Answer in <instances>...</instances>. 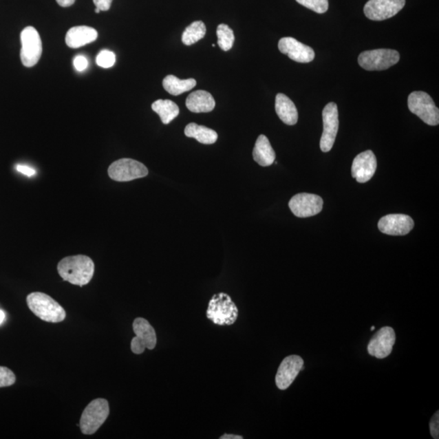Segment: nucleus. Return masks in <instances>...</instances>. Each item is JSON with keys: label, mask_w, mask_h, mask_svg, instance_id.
Masks as SVG:
<instances>
[{"label": "nucleus", "mask_w": 439, "mask_h": 439, "mask_svg": "<svg viewBox=\"0 0 439 439\" xmlns=\"http://www.w3.org/2000/svg\"><path fill=\"white\" fill-rule=\"evenodd\" d=\"M93 2L100 11H109L113 0H93Z\"/></svg>", "instance_id": "2f4dec72"}, {"label": "nucleus", "mask_w": 439, "mask_h": 439, "mask_svg": "<svg viewBox=\"0 0 439 439\" xmlns=\"http://www.w3.org/2000/svg\"><path fill=\"white\" fill-rule=\"evenodd\" d=\"M289 208L295 216L300 218L310 217L322 211L323 200L314 194L300 193L291 198Z\"/></svg>", "instance_id": "9b49d317"}, {"label": "nucleus", "mask_w": 439, "mask_h": 439, "mask_svg": "<svg viewBox=\"0 0 439 439\" xmlns=\"http://www.w3.org/2000/svg\"><path fill=\"white\" fill-rule=\"evenodd\" d=\"M396 339L395 330L392 327L385 326L380 329L371 339L368 345L370 355L375 356L378 359H384V358L387 357L392 352Z\"/></svg>", "instance_id": "ddd939ff"}, {"label": "nucleus", "mask_w": 439, "mask_h": 439, "mask_svg": "<svg viewBox=\"0 0 439 439\" xmlns=\"http://www.w3.org/2000/svg\"><path fill=\"white\" fill-rule=\"evenodd\" d=\"M405 0H370L364 8L367 17L372 21H384L395 17L405 6Z\"/></svg>", "instance_id": "f8f14e48"}, {"label": "nucleus", "mask_w": 439, "mask_h": 439, "mask_svg": "<svg viewBox=\"0 0 439 439\" xmlns=\"http://www.w3.org/2000/svg\"><path fill=\"white\" fill-rule=\"evenodd\" d=\"M17 170L18 172L24 174V175L28 177H32L36 173V171L34 169L25 167V165L18 164L17 165Z\"/></svg>", "instance_id": "473e14b6"}, {"label": "nucleus", "mask_w": 439, "mask_h": 439, "mask_svg": "<svg viewBox=\"0 0 439 439\" xmlns=\"http://www.w3.org/2000/svg\"><path fill=\"white\" fill-rule=\"evenodd\" d=\"M206 315L214 324L231 325L237 319L239 309L230 295L221 292L214 295L210 300Z\"/></svg>", "instance_id": "7ed1b4c3"}, {"label": "nucleus", "mask_w": 439, "mask_h": 439, "mask_svg": "<svg viewBox=\"0 0 439 439\" xmlns=\"http://www.w3.org/2000/svg\"><path fill=\"white\" fill-rule=\"evenodd\" d=\"M133 330L136 337L131 341V351L137 355L144 352L145 349L153 350L158 343L156 331L144 318L138 317L133 321Z\"/></svg>", "instance_id": "1a4fd4ad"}, {"label": "nucleus", "mask_w": 439, "mask_h": 439, "mask_svg": "<svg viewBox=\"0 0 439 439\" xmlns=\"http://www.w3.org/2000/svg\"><path fill=\"white\" fill-rule=\"evenodd\" d=\"M414 227V220L405 214H389L380 219L379 231L393 236L406 235Z\"/></svg>", "instance_id": "2eb2a0df"}, {"label": "nucleus", "mask_w": 439, "mask_h": 439, "mask_svg": "<svg viewBox=\"0 0 439 439\" xmlns=\"http://www.w3.org/2000/svg\"><path fill=\"white\" fill-rule=\"evenodd\" d=\"M279 51L290 59L299 63H309L314 60L315 52L307 45L291 37L282 38L279 43Z\"/></svg>", "instance_id": "f3484780"}, {"label": "nucleus", "mask_w": 439, "mask_h": 439, "mask_svg": "<svg viewBox=\"0 0 439 439\" xmlns=\"http://www.w3.org/2000/svg\"><path fill=\"white\" fill-rule=\"evenodd\" d=\"M97 65L102 68L109 69L113 67L116 63V55L113 52L103 50L96 58Z\"/></svg>", "instance_id": "cd10ccee"}, {"label": "nucleus", "mask_w": 439, "mask_h": 439, "mask_svg": "<svg viewBox=\"0 0 439 439\" xmlns=\"http://www.w3.org/2000/svg\"><path fill=\"white\" fill-rule=\"evenodd\" d=\"M109 176L116 182H131L149 175V169L140 161L124 158L114 161L107 169Z\"/></svg>", "instance_id": "6e6552de"}, {"label": "nucleus", "mask_w": 439, "mask_h": 439, "mask_svg": "<svg viewBox=\"0 0 439 439\" xmlns=\"http://www.w3.org/2000/svg\"><path fill=\"white\" fill-rule=\"evenodd\" d=\"M301 6L310 9V10L317 13H325L328 10V0H297Z\"/></svg>", "instance_id": "bb28decb"}, {"label": "nucleus", "mask_w": 439, "mask_h": 439, "mask_svg": "<svg viewBox=\"0 0 439 439\" xmlns=\"http://www.w3.org/2000/svg\"><path fill=\"white\" fill-rule=\"evenodd\" d=\"M217 44L222 50L228 52L233 47L235 43L234 31L226 24L219 25L217 30Z\"/></svg>", "instance_id": "a878e982"}, {"label": "nucleus", "mask_w": 439, "mask_h": 439, "mask_svg": "<svg viewBox=\"0 0 439 439\" xmlns=\"http://www.w3.org/2000/svg\"><path fill=\"white\" fill-rule=\"evenodd\" d=\"M429 429H431V436L433 438H439V411L433 415L431 423H429Z\"/></svg>", "instance_id": "c756f323"}, {"label": "nucleus", "mask_w": 439, "mask_h": 439, "mask_svg": "<svg viewBox=\"0 0 439 439\" xmlns=\"http://www.w3.org/2000/svg\"><path fill=\"white\" fill-rule=\"evenodd\" d=\"M109 415V402L105 398H96L89 403L81 416V431L87 436H92L102 427Z\"/></svg>", "instance_id": "20e7f679"}, {"label": "nucleus", "mask_w": 439, "mask_h": 439, "mask_svg": "<svg viewBox=\"0 0 439 439\" xmlns=\"http://www.w3.org/2000/svg\"><path fill=\"white\" fill-rule=\"evenodd\" d=\"M377 169V159L373 151H366L353 160L352 175L358 182H369Z\"/></svg>", "instance_id": "dca6fc26"}, {"label": "nucleus", "mask_w": 439, "mask_h": 439, "mask_svg": "<svg viewBox=\"0 0 439 439\" xmlns=\"http://www.w3.org/2000/svg\"><path fill=\"white\" fill-rule=\"evenodd\" d=\"M275 151L273 150L270 140L266 136L261 134L255 142L253 150L254 160L261 167H268L275 163Z\"/></svg>", "instance_id": "412c9836"}, {"label": "nucleus", "mask_w": 439, "mask_h": 439, "mask_svg": "<svg viewBox=\"0 0 439 439\" xmlns=\"http://www.w3.org/2000/svg\"><path fill=\"white\" fill-rule=\"evenodd\" d=\"M206 25L203 21H197L192 22V23L187 26L184 32L182 33V41L186 46H191L200 40L204 38L206 34Z\"/></svg>", "instance_id": "393cba45"}, {"label": "nucleus", "mask_w": 439, "mask_h": 439, "mask_svg": "<svg viewBox=\"0 0 439 439\" xmlns=\"http://www.w3.org/2000/svg\"><path fill=\"white\" fill-rule=\"evenodd\" d=\"M303 360L299 356L286 357L277 370L275 378L277 388L281 391L288 389L303 370Z\"/></svg>", "instance_id": "4468645a"}, {"label": "nucleus", "mask_w": 439, "mask_h": 439, "mask_svg": "<svg viewBox=\"0 0 439 439\" xmlns=\"http://www.w3.org/2000/svg\"><path fill=\"white\" fill-rule=\"evenodd\" d=\"M186 105L192 113L204 114L212 111L216 106V103L211 94L200 89L188 96Z\"/></svg>", "instance_id": "6ab92c4d"}, {"label": "nucleus", "mask_w": 439, "mask_h": 439, "mask_svg": "<svg viewBox=\"0 0 439 439\" xmlns=\"http://www.w3.org/2000/svg\"><path fill=\"white\" fill-rule=\"evenodd\" d=\"M95 12H96V13H100L101 11L100 10V9H98V8H96Z\"/></svg>", "instance_id": "e433bc0d"}, {"label": "nucleus", "mask_w": 439, "mask_h": 439, "mask_svg": "<svg viewBox=\"0 0 439 439\" xmlns=\"http://www.w3.org/2000/svg\"><path fill=\"white\" fill-rule=\"evenodd\" d=\"M371 330H375V327H374V326H372V327H371Z\"/></svg>", "instance_id": "4c0bfd02"}, {"label": "nucleus", "mask_w": 439, "mask_h": 439, "mask_svg": "<svg viewBox=\"0 0 439 439\" xmlns=\"http://www.w3.org/2000/svg\"><path fill=\"white\" fill-rule=\"evenodd\" d=\"M322 118L324 127L320 147L322 151L328 152L332 149L339 127L338 106L335 103H329L324 107Z\"/></svg>", "instance_id": "9d476101"}, {"label": "nucleus", "mask_w": 439, "mask_h": 439, "mask_svg": "<svg viewBox=\"0 0 439 439\" xmlns=\"http://www.w3.org/2000/svg\"><path fill=\"white\" fill-rule=\"evenodd\" d=\"M16 382V376L6 367L0 366V387L12 386Z\"/></svg>", "instance_id": "c85d7f7f"}, {"label": "nucleus", "mask_w": 439, "mask_h": 439, "mask_svg": "<svg viewBox=\"0 0 439 439\" xmlns=\"http://www.w3.org/2000/svg\"><path fill=\"white\" fill-rule=\"evenodd\" d=\"M97 38L98 32L92 27L75 26L67 32L65 42L70 48H78L96 41Z\"/></svg>", "instance_id": "a211bd4d"}, {"label": "nucleus", "mask_w": 439, "mask_h": 439, "mask_svg": "<svg viewBox=\"0 0 439 439\" xmlns=\"http://www.w3.org/2000/svg\"><path fill=\"white\" fill-rule=\"evenodd\" d=\"M275 110L279 118L286 125H294L298 122V111L292 100L284 94H277Z\"/></svg>", "instance_id": "aec40b11"}, {"label": "nucleus", "mask_w": 439, "mask_h": 439, "mask_svg": "<svg viewBox=\"0 0 439 439\" xmlns=\"http://www.w3.org/2000/svg\"><path fill=\"white\" fill-rule=\"evenodd\" d=\"M196 86L194 78L180 79L174 75H168L163 80V87L170 95L179 96L191 91Z\"/></svg>", "instance_id": "5701e85b"}, {"label": "nucleus", "mask_w": 439, "mask_h": 439, "mask_svg": "<svg viewBox=\"0 0 439 439\" xmlns=\"http://www.w3.org/2000/svg\"><path fill=\"white\" fill-rule=\"evenodd\" d=\"M151 109L160 116L161 122L168 125L180 113L178 106L172 100H158L152 104Z\"/></svg>", "instance_id": "b1692460"}, {"label": "nucleus", "mask_w": 439, "mask_h": 439, "mask_svg": "<svg viewBox=\"0 0 439 439\" xmlns=\"http://www.w3.org/2000/svg\"><path fill=\"white\" fill-rule=\"evenodd\" d=\"M221 439H243L240 436H235V434H224Z\"/></svg>", "instance_id": "f704fd0d"}, {"label": "nucleus", "mask_w": 439, "mask_h": 439, "mask_svg": "<svg viewBox=\"0 0 439 439\" xmlns=\"http://www.w3.org/2000/svg\"><path fill=\"white\" fill-rule=\"evenodd\" d=\"M185 134L188 138H193L203 144H213L218 138V134L212 129L199 125L196 123L188 124L185 128Z\"/></svg>", "instance_id": "4be33fe9"}, {"label": "nucleus", "mask_w": 439, "mask_h": 439, "mask_svg": "<svg viewBox=\"0 0 439 439\" xmlns=\"http://www.w3.org/2000/svg\"><path fill=\"white\" fill-rule=\"evenodd\" d=\"M57 270L63 280L83 286L92 281L95 273V264L87 255H73L62 259L58 264Z\"/></svg>", "instance_id": "f257e3e1"}, {"label": "nucleus", "mask_w": 439, "mask_h": 439, "mask_svg": "<svg viewBox=\"0 0 439 439\" xmlns=\"http://www.w3.org/2000/svg\"><path fill=\"white\" fill-rule=\"evenodd\" d=\"M400 59V53L392 49H376L361 53L358 63L368 71H382L391 68Z\"/></svg>", "instance_id": "423d86ee"}, {"label": "nucleus", "mask_w": 439, "mask_h": 439, "mask_svg": "<svg viewBox=\"0 0 439 439\" xmlns=\"http://www.w3.org/2000/svg\"><path fill=\"white\" fill-rule=\"evenodd\" d=\"M407 105L411 113L422 119L425 124L436 127L439 124V110L427 93L414 92L407 100Z\"/></svg>", "instance_id": "39448f33"}, {"label": "nucleus", "mask_w": 439, "mask_h": 439, "mask_svg": "<svg viewBox=\"0 0 439 439\" xmlns=\"http://www.w3.org/2000/svg\"><path fill=\"white\" fill-rule=\"evenodd\" d=\"M21 60L27 68L38 64L43 53V43L40 35L32 26L25 27L21 33Z\"/></svg>", "instance_id": "0eeeda50"}, {"label": "nucleus", "mask_w": 439, "mask_h": 439, "mask_svg": "<svg viewBox=\"0 0 439 439\" xmlns=\"http://www.w3.org/2000/svg\"><path fill=\"white\" fill-rule=\"evenodd\" d=\"M75 69L78 72H83L87 69L89 63L86 57L83 56H78L75 57L74 61Z\"/></svg>", "instance_id": "7c9ffc66"}, {"label": "nucleus", "mask_w": 439, "mask_h": 439, "mask_svg": "<svg viewBox=\"0 0 439 439\" xmlns=\"http://www.w3.org/2000/svg\"><path fill=\"white\" fill-rule=\"evenodd\" d=\"M4 319H6V314L2 310H0V325L3 323Z\"/></svg>", "instance_id": "c9c22d12"}, {"label": "nucleus", "mask_w": 439, "mask_h": 439, "mask_svg": "<svg viewBox=\"0 0 439 439\" xmlns=\"http://www.w3.org/2000/svg\"><path fill=\"white\" fill-rule=\"evenodd\" d=\"M27 306L40 319L59 323L65 319L66 312L55 299L42 292H33L27 297Z\"/></svg>", "instance_id": "f03ea898"}, {"label": "nucleus", "mask_w": 439, "mask_h": 439, "mask_svg": "<svg viewBox=\"0 0 439 439\" xmlns=\"http://www.w3.org/2000/svg\"><path fill=\"white\" fill-rule=\"evenodd\" d=\"M76 0H56L58 4L63 8H68L75 3Z\"/></svg>", "instance_id": "72a5a7b5"}]
</instances>
